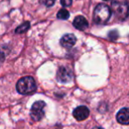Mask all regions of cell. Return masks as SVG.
Returning a JSON list of instances; mask_svg holds the SVG:
<instances>
[{
  "mask_svg": "<svg viewBox=\"0 0 129 129\" xmlns=\"http://www.w3.org/2000/svg\"><path fill=\"white\" fill-rule=\"evenodd\" d=\"M111 16V10L107 5L99 4L95 6L93 13V20L98 25H104Z\"/></svg>",
  "mask_w": 129,
  "mask_h": 129,
  "instance_id": "6da1fadb",
  "label": "cell"
},
{
  "mask_svg": "<svg viewBox=\"0 0 129 129\" xmlns=\"http://www.w3.org/2000/svg\"><path fill=\"white\" fill-rule=\"evenodd\" d=\"M17 91L21 95H32L36 91V81L30 76H25L18 81L16 85Z\"/></svg>",
  "mask_w": 129,
  "mask_h": 129,
  "instance_id": "7a4b0ae2",
  "label": "cell"
},
{
  "mask_svg": "<svg viewBox=\"0 0 129 129\" xmlns=\"http://www.w3.org/2000/svg\"><path fill=\"white\" fill-rule=\"evenodd\" d=\"M111 9L118 20H124L128 15V3L126 0H114L111 4Z\"/></svg>",
  "mask_w": 129,
  "mask_h": 129,
  "instance_id": "3957f363",
  "label": "cell"
},
{
  "mask_svg": "<svg viewBox=\"0 0 129 129\" xmlns=\"http://www.w3.org/2000/svg\"><path fill=\"white\" fill-rule=\"evenodd\" d=\"M45 106L46 104L43 101H37L33 104L30 110V117L34 121H40L43 119L45 114Z\"/></svg>",
  "mask_w": 129,
  "mask_h": 129,
  "instance_id": "277c9868",
  "label": "cell"
},
{
  "mask_svg": "<svg viewBox=\"0 0 129 129\" xmlns=\"http://www.w3.org/2000/svg\"><path fill=\"white\" fill-rule=\"evenodd\" d=\"M73 79V73L67 67H60L57 73V80L59 82L67 83Z\"/></svg>",
  "mask_w": 129,
  "mask_h": 129,
  "instance_id": "5b68a950",
  "label": "cell"
},
{
  "mask_svg": "<svg viewBox=\"0 0 129 129\" xmlns=\"http://www.w3.org/2000/svg\"><path fill=\"white\" fill-rule=\"evenodd\" d=\"M89 115V110L87 106L81 105L75 108L73 111V116L74 117L76 120L78 121H83L85 120Z\"/></svg>",
  "mask_w": 129,
  "mask_h": 129,
  "instance_id": "8992f818",
  "label": "cell"
},
{
  "mask_svg": "<svg viewBox=\"0 0 129 129\" xmlns=\"http://www.w3.org/2000/svg\"><path fill=\"white\" fill-rule=\"evenodd\" d=\"M76 39L75 36L73 34H67L63 36V37L60 39V43L63 47L64 48H72L73 46H74V44L76 43Z\"/></svg>",
  "mask_w": 129,
  "mask_h": 129,
  "instance_id": "52a82bcc",
  "label": "cell"
},
{
  "mask_svg": "<svg viewBox=\"0 0 129 129\" xmlns=\"http://www.w3.org/2000/svg\"><path fill=\"white\" fill-rule=\"evenodd\" d=\"M117 120L122 125H128L129 122V110L128 108H123L117 114Z\"/></svg>",
  "mask_w": 129,
  "mask_h": 129,
  "instance_id": "ba28073f",
  "label": "cell"
},
{
  "mask_svg": "<svg viewBox=\"0 0 129 129\" xmlns=\"http://www.w3.org/2000/svg\"><path fill=\"white\" fill-rule=\"evenodd\" d=\"M73 24H74V27L79 29V30H85L88 27V22L87 20V19L85 17L81 16V15L76 17L74 19Z\"/></svg>",
  "mask_w": 129,
  "mask_h": 129,
  "instance_id": "9c48e42d",
  "label": "cell"
},
{
  "mask_svg": "<svg viewBox=\"0 0 129 129\" xmlns=\"http://www.w3.org/2000/svg\"><path fill=\"white\" fill-rule=\"evenodd\" d=\"M30 27V23L28 21L23 22L21 25H20L16 29H15V33L16 34H23L26 31H27Z\"/></svg>",
  "mask_w": 129,
  "mask_h": 129,
  "instance_id": "30bf717a",
  "label": "cell"
},
{
  "mask_svg": "<svg viewBox=\"0 0 129 129\" xmlns=\"http://www.w3.org/2000/svg\"><path fill=\"white\" fill-rule=\"evenodd\" d=\"M57 17L59 20H67L70 17V13L67 9H61L57 13Z\"/></svg>",
  "mask_w": 129,
  "mask_h": 129,
  "instance_id": "8fae6325",
  "label": "cell"
},
{
  "mask_svg": "<svg viewBox=\"0 0 129 129\" xmlns=\"http://www.w3.org/2000/svg\"><path fill=\"white\" fill-rule=\"evenodd\" d=\"M55 1L56 0H40L41 4L44 5L47 7H50V6H53V5L55 4Z\"/></svg>",
  "mask_w": 129,
  "mask_h": 129,
  "instance_id": "7c38bea8",
  "label": "cell"
},
{
  "mask_svg": "<svg viewBox=\"0 0 129 129\" xmlns=\"http://www.w3.org/2000/svg\"><path fill=\"white\" fill-rule=\"evenodd\" d=\"M60 3L64 7H68L72 5L73 0H60Z\"/></svg>",
  "mask_w": 129,
  "mask_h": 129,
  "instance_id": "4fadbf2b",
  "label": "cell"
},
{
  "mask_svg": "<svg viewBox=\"0 0 129 129\" xmlns=\"http://www.w3.org/2000/svg\"><path fill=\"white\" fill-rule=\"evenodd\" d=\"M109 35H112V36H110V38H111V39H117L118 38V32L117 31H115V30H113V31H111V32L109 33Z\"/></svg>",
  "mask_w": 129,
  "mask_h": 129,
  "instance_id": "5bb4252c",
  "label": "cell"
},
{
  "mask_svg": "<svg viewBox=\"0 0 129 129\" xmlns=\"http://www.w3.org/2000/svg\"><path fill=\"white\" fill-rule=\"evenodd\" d=\"M4 58H5L4 53H3L2 51H0V62H2V61L4 60Z\"/></svg>",
  "mask_w": 129,
  "mask_h": 129,
  "instance_id": "9a60e30c",
  "label": "cell"
},
{
  "mask_svg": "<svg viewBox=\"0 0 129 129\" xmlns=\"http://www.w3.org/2000/svg\"><path fill=\"white\" fill-rule=\"evenodd\" d=\"M93 129H103L102 127H99V126H96V127H94Z\"/></svg>",
  "mask_w": 129,
  "mask_h": 129,
  "instance_id": "2e32d148",
  "label": "cell"
},
{
  "mask_svg": "<svg viewBox=\"0 0 129 129\" xmlns=\"http://www.w3.org/2000/svg\"><path fill=\"white\" fill-rule=\"evenodd\" d=\"M104 1H110V0H104Z\"/></svg>",
  "mask_w": 129,
  "mask_h": 129,
  "instance_id": "e0dca14e",
  "label": "cell"
}]
</instances>
